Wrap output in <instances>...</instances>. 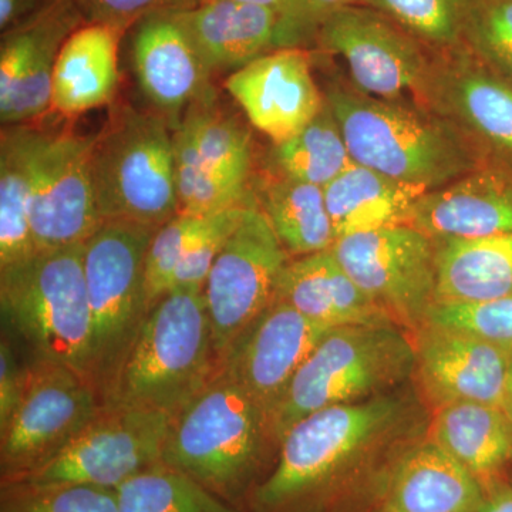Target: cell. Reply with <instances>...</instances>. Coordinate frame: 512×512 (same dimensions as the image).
Returning a JSON list of instances; mask_svg holds the SVG:
<instances>
[{
  "instance_id": "1",
  "label": "cell",
  "mask_w": 512,
  "mask_h": 512,
  "mask_svg": "<svg viewBox=\"0 0 512 512\" xmlns=\"http://www.w3.org/2000/svg\"><path fill=\"white\" fill-rule=\"evenodd\" d=\"M431 412L413 382L365 402L340 404L296 421L272 470L248 498L254 512L325 505L340 488L426 436Z\"/></svg>"
},
{
  "instance_id": "2",
  "label": "cell",
  "mask_w": 512,
  "mask_h": 512,
  "mask_svg": "<svg viewBox=\"0 0 512 512\" xmlns=\"http://www.w3.org/2000/svg\"><path fill=\"white\" fill-rule=\"evenodd\" d=\"M279 444L272 414L218 367L171 419L163 463L238 505L261 483Z\"/></svg>"
},
{
  "instance_id": "3",
  "label": "cell",
  "mask_w": 512,
  "mask_h": 512,
  "mask_svg": "<svg viewBox=\"0 0 512 512\" xmlns=\"http://www.w3.org/2000/svg\"><path fill=\"white\" fill-rule=\"evenodd\" d=\"M356 164L426 190L476 170L484 161L473 140L423 107L373 99L333 84L325 94Z\"/></svg>"
},
{
  "instance_id": "4",
  "label": "cell",
  "mask_w": 512,
  "mask_h": 512,
  "mask_svg": "<svg viewBox=\"0 0 512 512\" xmlns=\"http://www.w3.org/2000/svg\"><path fill=\"white\" fill-rule=\"evenodd\" d=\"M83 256L84 244L69 245L0 269V315L2 335L25 350L28 362L59 363L92 383Z\"/></svg>"
},
{
  "instance_id": "5",
  "label": "cell",
  "mask_w": 512,
  "mask_h": 512,
  "mask_svg": "<svg viewBox=\"0 0 512 512\" xmlns=\"http://www.w3.org/2000/svg\"><path fill=\"white\" fill-rule=\"evenodd\" d=\"M218 367L204 291L174 289L148 313L103 404L173 419Z\"/></svg>"
},
{
  "instance_id": "6",
  "label": "cell",
  "mask_w": 512,
  "mask_h": 512,
  "mask_svg": "<svg viewBox=\"0 0 512 512\" xmlns=\"http://www.w3.org/2000/svg\"><path fill=\"white\" fill-rule=\"evenodd\" d=\"M412 335L396 325L330 329L299 367L276 406L279 443L296 421L340 404L396 392L413 382Z\"/></svg>"
},
{
  "instance_id": "7",
  "label": "cell",
  "mask_w": 512,
  "mask_h": 512,
  "mask_svg": "<svg viewBox=\"0 0 512 512\" xmlns=\"http://www.w3.org/2000/svg\"><path fill=\"white\" fill-rule=\"evenodd\" d=\"M157 229L104 222L84 242V275L92 315L90 376L104 403L146 322V256Z\"/></svg>"
},
{
  "instance_id": "8",
  "label": "cell",
  "mask_w": 512,
  "mask_h": 512,
  "mask_svg": "<svg viewBox=\"0 0 512 512\" xmlns=\"http://www.w3.org/2000/svg\"><path fill=\"white\" fill-rule=\"evenodd\" d=\"M92 181L103 222L158 229L177 217L174 136L163 117L119 111L94 138Z\"/></svg>"
},
{
  "instance_id": "9",
  "label": "cell",
  "mask_w": 512,
  "mask_h": 512,
  "mask_svg": "<svg viewBox=\"0 0 512 512\" xmlns=\"http://www.w3.org/2000/svg\"><path fill=\"white\" fill-rule=\"evenodd\" d=\"M15 131L28 175L36 251L84 244L104 224L92 181L96 137Z\"/></svg>"
},
{
  "instance_id": "10",
  "label": "cell",
  "mask_w": 512,
  "mask_h": 512,
  "mask_svg": "<svg viewBox=\"0 0 512 512\" xmlns=\"http://www.w3.org/2000/svg\"><path fill=\"white\" fill-rule=\"evenodd\" d=\"M171 417L127 406H103L69 443L29 473L2 481L77 484L116 490L163 463Z\"/></svg>"
},
{
  "instance_id": "11",
  "label": "cell",
  "mask_w": 512,
  "mask_h": 512,
  "mask_svg": "<svg viewBox=\"0 0 512 512\" xmlns=\"http://www.w3.org/2000/svg\"><path fill=\"white\" fill-rule=\"evenodd\" d=\"M316 40L346 63L357 92L396 103L416 99L421 107L431 106L434 63L424 43L383 13L369 6H346L323 23Z\"/></svg>"
},
{
  "instance_id": "12",
  "label": "cell",
  "mask_w": 512,
  "mask_h": 512,
  "mask_svg": "<svg viewBox=\"0 0 512 512\" xmlns=\"http://www.w3.org/2000/svg\"><path fill=\"white\" fill-rule=\"evenodd\" d=\"M346 274L394 325L412 335L436 302V241L409 225L336 239Z\"/></svg>"
},
{
  "instance_id": "13",
  "label": "cell",
  "mask_w": 512,
  "mask_h": 512,
  "mask_svg": "<svg viewBox=\"0 0 512 512\" xmlns=\"http://www.w3.org/2000/svg\"><path fill=\"white\" fill-rule=\"evenodd\" d=\"M101 406L93 384L76 370L45 360L26 362L22 399L0 430V483L59 453Z\"/></svg>"
},
{
  "instance_id": "14",
  "label": "cell",
  "mask_w": 512,
  "mask_h": 512,
  "mask_svg": "<svg viewBox=\"0 0 512 512\" xmlns=\"http://www.w3.org/2000/svg\"><path fill=\"white\" fill-rule=\"evenodd\" d=\"M291 256L258 205L245 210L204 286L218 363L242 332L274 302Z\"/></svg>"
},
{
  "instance_id": "15",
  "label": "cell",
  "mask_w": 512,
  "mask_h": 512,
  "mask_svg": "<svg viewBox=\"0 0 512 512\" xmlns=\"http://www.w3.org/2000/svg\"><path fill=\"white\" fill-rule=\"evenodd\" d=\"M412 339L413 384L430 412L464 402L507 409L511 352L431 323H423Z\"/></svg>"
},
{
  "instance_id": "16",
  "label": "cell",
  "mask_w": 512,
  "mask_h": 512,
  "mask_svg": "<svg viewBox=\"0 0 512 512\" xmlns=\"http://www.w3.org/2000/svg\"><path fill=\"white\" fill-rule=\"evenodd\" d=\"M329 330L274 301L232 343L220 369L274 416L293 376Z\"/></svg>"
},
{
  "instance_id": "17",
  "label": "cell",
  "mask_w": 512,
  "mask_h": 512,
  "mask_svg": "<svg viewBox=\"0 0 512 512\" xmlns=\"http://www.w3.org/2000/svg\"><path fill=\"white\" fill-rule=\"evenodd\" d=\"M76 0H49L3 33L0 49V120L3 124L35 119L52 106V80L63 43L76 30Z\"/></svg>"
},
{
  "instance_id": "18",
  "label": "cell",
  "mask_w": 512,
  "mask_h": 512,
  "mask_svg": "<svg viewBox=\"0 0 512 512\" xmlns=\"http://www.w3.org/2000/svg\"><path fill=\"white\" fill-rule=\"evenodd\" d=\"M225 87L275 146L308 126L326 103L302 47H284L258 57L232 73Z\"/></svg>"
},
{
  "instance_id": "19",
  "label": "cell",
  "mask_w": 512,
  "mask_h": 512,
  "mask_svg": "<svg viewBox=\"0 0 512 512\" xmlns=\"http://www.w3.org/2000/svg\"><path fill=\"white\" fill-rule=\"evenodd\" d=\"M430 104L497 160L512 165V83L464 43L444 50L434 63Z\"/></svg>"
},
{
  "instance_id": "20",
  "label": "cell",
  "mask_w": 512,
  "mask_h": 512,
  "mask_svg": "<svg viewBox=\"0 0 512 512\" xmlns=\"http://www.w3.org/2000/svg\"><path fill=\"white\" fill-rule=\"evenodd\" d=\"M369 512H478L484 490L443 448L414 441L379 470Z\"/></svg>"
},
{
  "instance_id": "21",
  "label": "cell",
  "mask_w": 512,
  "mask_h": 512,
  "mask_svg": "<svg viewBox=\"0 0 512 512\" xmlns=\"http://www.w3.org/2000/svg\"><path fill=\"white\" fill-rule=\"evenodd\" d=\"M407 225L434 241L512 234V165L500 160L484 163L426 192Z\"/></svg>"
},
{
  "instance_id": "22",
  "label": "cell",
  "mask_w": 512,
  "mask_h": 512,
  "mask_svg": "<svg viewBox=\"0 0 512 512\" xmlns=\"http://www.w3.org/2000/svg\"><path fill=\"white\" fill-rule=\"evenodd\" d=\"M210 72L237 70L281 49V16L235 0H202L171 10Z\"/></svg>"
},
{
  "instance_id": "23",
  "label": "cell",
  "mask_w": 512,
  "mask_h": 512,
  "mask_svg": "<svg viewBox=\"0 0 512 512\" xmlns=\"http://www.w3.org/2000/svg\"><path fill=\"white\" fill-rule=\"evenodd\" d=\"M138 84L164 113L210 99L211 72L171 10L143 19L133 45Z\"/></svg>"
},
{
  "instance_id": "24",
  "label": "cell",
  "mask_w": 512,
  "mask_h": 512,
  "mask_svg": "<svg viewBox=\"0 0 512 512\" xmlns=\"http://www.w3.org/2000/svg\"><path fill=\"white\" fill-rule=\"evenodd\" d=\"M274 301L291 305L325 328L394 325L339 264L333 252L291 258L279 276Z\"/></svg>"
},
{
  "instance_id": "25",
  "label": "cell",
  "mask_w": 512,
  "mask_h": 512,
  "mask_svg": "<svg viewBox=\"0 0 512 512\" xmlns=\"http://www.w3.org/2000/svg\"><path fill=\"white\" fill-rule=\"evenodd\" d=\"M427 439L466 468L483 490L504 480L512 463V416L485 403H453L431 412Z\"/></svg>"
},
{
  "instance_id": "26",
  "label": "cell",
  "mask_w": 512,
  "mask_h": 512,
  "mask_svg": "<svg viewBox=\"0 0 512 512\" xmlns=\"http://www.w3.org/2000/svg\"><path fill=\"white\" fill-rule=\"evenodd\" d=\"M120 30L89 23L74 30L57 55L52 106L62 114H80L109 104L119 84Z\"/></svg>"
},
{
  "instance_id": "27",
  "label": "cell",
  "mask_w": 512,
  "mask_h": 512,
  "mask_svg": "<svg viewBox=\"0 0 512 512\" xmlns=\"http://www.w3.org/2000/svg\"><path fill=\"white\" fill-rule=\"evenodd\" d=\"M426 192L356 163L323 188L336 239L407 225Z\"/></svg>"
},
{
  "instance_id": "28",
  "label": "cell",
  "mask_w": 512,
  "mask_h": 512,
  "mask_svg": "<svg viewBox=\"0 0 512 512\" xmlns=\"http://www.w3.org/2000/svg\"><path fill=\"white\" fill-rule=\"evenodd\" d=\"M436 302H477L512 295V234L441 239Z\"/></svg>"
},
{
  "instance_id": "29",
  "label": "cell",
  "mask_w": 512,
  "mask_h": 512,
  "mask_svg": "<svg viewBox=\"0 0 512 512\" xmlns=\"http://www.w3.org/2000/svg\"><path fill=\"white\" fill-rule=\"evenodd\" d=\"M291 258L328 251L335 244L323 188L279 177L266 185L258 205Z\"/></svg>"
},
{
  "instance_id": "30",
  "label": "cell",
  "mask_w": 512,
  "mask_h": 512,
  "mask_svg": "<svg viewBox=\"0 0 512 512\" xmlns=\"http://www.w3.org/2000/svg\"><path fill=\"white\" fill-rule=\"evenodd\" d=\"M175 160L187 161L239 184H248L252 144L241 124L218 111L198 107L174 134Z\"/></svg>"
},
{
  "instance_id": "31",
  "label": "cell",
  "mask_w": 512,
  "mask_h": 512,
  "mask_svg": "<svg viewBox=\"0 0 512 512\" xmlns=\"http://www.w3.org/2000/svg\"><path fill=\"white\" fill-rule=\"evenodd\" d=\"M274 163L282 177L325 188L355 164L328 101L296 136L276 144Z\"/></svg>"
},
{
  "instance_id": "32",
  "label": "cell",
  "mask_w": 512,
  "mask_h": 512,
  "mask_svg": "<svg viewBox=\"0 0 512 512\" xmlns=\"http://www.w3.org/2000/svg\"><path fill=\"white\" fill-rule=\"evenodd\" d=\"M119 512H239L177 468L160 463L116 488Z\"/></svg>"
},
{
  "instance_id": "33",
  "label": "cell",
  "mask_w": 512,
  "mask_h": 512,
  "mask_svg": "<svg viewBox=\"0 0 512 512\" xmlns=\"http://www.w3.org/2000/svg\"><path fill=\"white\" fill-rule=\"evenodd\" d=\"M29 218V184L15 128L0 147V269L36 254Z\"/></svg>"
},
{
  "instance_id": "34",
  "label": "cell",
  "mask_w": 512,
  "mask_h": 512,
  "mask_svg": "<svg viewBox=\"0 0 512 512\" xmlns=\"http://www.w3.org/2000/svg\"><path fill=\"white\" fill-rule=\"evenodd\" d=\"M440 52L463 45L464 0H356Z\"/></svg>"
},
{
  "instance_id": "35",
  "label": "cell",
  "mask_w": 512,
  "mask_h": 512,
  "mask_svg": "<svg viewBox=\"0 0 512 512\" xmlns=\"http://www.w3.org/2000/svg\"><path fill=\"white\" fill-rule=\"evenodd\" d=\"M0 512H119L116 490L77 484L0 483Z\"/></svg>"
},
{
  "instance_id": "36",
  "label": "cell",
  "mask_w": 512,
  "mask_h": 512,
  "mask_svg": "<svg viewBox=\"0 0 512 512\" xmlns=\"http://www.w3.org/2000/svg\"><path fill=\"white\" fill-rule=\"evenodd\" d=\"M463 43L512 83V0H464Z\"/></svg>"
},
{
  "instance_id": "37",
  "label": "cell",
  "mask_w": 512,
  "mask_h": 512,
  "mask_svg": "<svg viewBox=\"0 0 512 512\" xmlns=\"http://www.w3.org/2000/svg\"><path fill=\"white\" fill-rule=\"evenodd\" d=\"M212 217L180 215L158 228L146 256V285L151 309L171 291L177 266L185 252L210 228Z\"/></svg>"
},
{
  "instance_id": "38",
  "label": "cell",
  "mask_w": 512,
  "mask_h": 512,
  "mask_svg": "<svg viewBox=\"0 0 512 512\" xmlns=\"http://www.w3.org/2000/svg\"><path fill=\"white\" fill-rule=\"evenodd\" d=\"M424 323L467 333L512 353V295L477 302H434Z\"/></svg>"
},
{
  "instance_id": "39",
  "label": "cell",
  "mask_w": 512,
  "mask_h": 512,
  "mask_svg": "<svg viewBox=\"0 0 512 512\" xmlns=\"http://www.w3.org/2000/svg\"><path fill=\"white\" fill-rule=\"evenodd\" d=\"M248 207L232 208V210L215 215L210 228L192 244L178 264L171 291L174 289L204 291L205 282H207L215 259L220 254L231 232L237 228Z\"/></svg>"
},
{
  "instance_id": "40",
  "label": "cell",
  "mask_w": 512,
  "mask_h": 512,
  "mask_svg": "<svg viewBox=\"0 0 512 512\" xmlns=\"http://www.w3.org/2000/svg\"><path fill=\"white\" fill-rule=\"evenodd\" d=\"M355 3L356 0H284L281 49L302 47L316 40L319 29L330 16Z\"/></svg>"
},
{
  "instance_id": "41",
  "label": "cell",
  "mask_w": 512,
  "mask_h": 512,
  "mask_svg": "<svg viewBox=\"0 0 512 512\" xmlns=\"http://www.w3.org/2000/svg\"><path fill=\"white\" fill-rule=\"evenodd\" d=\"M76 3L80 12L89 16L90 23L113 26L120 32L153 13L188 6L184 0H76Z\"/></svg>"
},
{
  "instance_id": "42",
  "label": "cell",
  "mask_w": 512,
  "mask_h": 512,
  "mask_svg": "<svg viewBox=\"0 0 512 512\" xmlns=\"http://www.w3.org/2000/svg\"><path fill=\"white\" fill-rule=\"evenodd\" d=\"M26 363H20L15 345L2 335L0 340V430L8 426L25 389Z\"/></svg>"
},
{
  "instance_id": "43",
  "label": "cell",
  "mask_w": 512,
  "mask_h": 512,
  "mask_svg": "<svg viewBox=\"0 0 512 512\" xmlns=\"http://www.w3.org/2000/svg\"><path fill=\"white\" fill-rule=\"evenodd\" d=\"M47 2L49 0H0V29H2V33L16 28Z\"/></svg>"
},
{
  "instance_id": "44",
  "label": "cell",
  "mask_w": 512,
  "mask_h": 512,
  "mask_svg": "<svg viewBox=\"0 0 512 512\" xmlns=\"http://www.w3.org/2000/svg\"><path fill=\"white\" fill-rule=\"evenodd\" d=\"M478 512H512V483L507 478L484 490V500Z\"/></svg>"
},
{
  "instance_id": "45",
  "label": "cell",
  "mask_w": 512,
  "mask_h": 512,
  "mask_svg": "<svg viewBox=\"0 0 512 512\" xmlns=\"http://www.w3.org/2000/svg\"><path fill=\"white\" fill-rule=\"evenodd\" d=\"M235 2L251 3V5L265 6V8L275 10V12L281 16L282 25V16H284V0H235Z\"/></svg>"
},
{
  "instance_id": "46",
  "label": "cell",
  "mask_w": 512,
  "mask_h": 512,
  "mask_svg": "<svg viewBox=\"0 0 512 512\" xmlns=\"http://www.w3.org/2000/svg\"><path fill=\"white\" fill-rule=\"evenodd\" d=\"M286 512H325V505L313 504L305 505V507L295 508V510Z\"/></svg>"
},
{
  "instance_id": "47",
  "label": "cell",
  "mask_w": 512,
  "mask_h": 512,
  "mask_svg": "<svg viewBox=\"0 0 512 512\" xmlns=\"http://www.w3.org/2000/svg\"><path fill=\"white\" fill-rule=\"evenodd\" d=\"M507 409L512 416V365L510 370V379H508Z\"/></svg>"
}]
</instances>
